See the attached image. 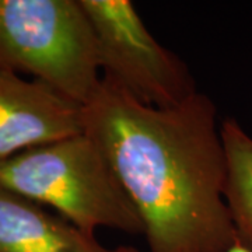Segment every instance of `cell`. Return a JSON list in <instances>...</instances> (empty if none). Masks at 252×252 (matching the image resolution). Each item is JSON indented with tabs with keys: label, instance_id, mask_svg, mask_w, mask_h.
Here are the masks:
<instances>
[{
	"label": "cell",
	"instance_id": "cell-1",
	"mask_svg": "<svg viewBox=\"0 0 252 252\" xmlns=\"http://www.w3.org/2000/svg\"><path fill=\"white\" fill-rule=\"evenodd\" d=\"M216 118L199 91L177 107L154 108L105 77L83 105L84 133L139 212L150 252H224L237 240Z\"/></svg>",
	"mask_w": 252,
	"mask_h": 252
},
{
	"label": "cell",
	"instance_id": "cell-2",
	"mask_svg": "<svg viewBox=\"0 0 252 252\" xmlns=\"http://www.w3.org/2000/svg\"><path fill=\"white\" fill-rule=\"evenodd\" d=\"M0 185L54 207L81 231L143 234V221L108 158L84 132L0 161Z\"/></svg>",
	"mask_w": 252,
	"mask_h": 252
},
{
	"label": "cell",
	"instance_id": "cell-3",
	"mask_svg": "<svg viewBox=\"0 0 252 252\" xmlns=\"http://www.w3.org/2000/svg\"><path fill=\"white\" fill-rule=\"evenodd\" d=\"M0 67L31 74L86 105L101 77L80 0H0Z\"/></svg>",
	"mask_w": 252,
	"mask_h": 252
},
{
	"label": "cell",
	"instance_id": "cell-4",
	"mask_svg": "<svg viewBox=\"0 0 252 252\" xmlns=\"http://www.w3.org/2000/svg\"><path fill=\"white\" fill-rule=\"evenodd\" d=\"M90 21L99 69L136 99L172 108L196 93L187 64L157 42L129 0H80Z\"/></svg>",
	"mask_w": 252,
	"mask_h": 252
},
{
	"label": "cell",
	"instance_id": "cell-5",
	"mask_svg": "<svg viewBox=\"0 0 252 252\" xmlns=\"http://www.w3.org/2000/svg\"><path fill=\"white\" fill-rule=\"evenodd\" d=\"M83 132V105L0 67V161Z\"/></svg>",
	"mask_w": 252,
	"mask_h": 252
},
{
	"label": "cell",
	"instance_id": "cell-6",
	"mask_svg": "<svg viewBox=\"0 0 252 252\" xmlns=\"http://www.w3.org/2000/svg\"><path fill=\"white\" fill-rule=\"evenodd\" d=\"M0 252H112L62 216L0 185Z\"/></svg>",
	"mask_w": 252,
	"mask_h": 252
},
{
	"label": "cell",
	"instance_id": "cell-7",
	"mask_svg": "<svg viewBox=\"0 0 252 252\" xmlns=\"http://www.w3.org/2000/svg\"><path fill=\"white\" fill-rule=\"evenodd\" d=\"M227 161L224 199L237 240L252 248V137L227 118L220 126Z\"/></svg>",
	"mask_w": 252,
	"mask_h": 252
},
{
	"label": "cell",
	"instance_id": "cell-8",
	"mask_svg": "<svg viewBox=\"0 0 252 252\" xmlns=\"http://www.w3.org/2000/svg\"><path fill=\"white\" fill-rule=\"evenodd\" d=\"M224 252H252V248L247 247V245L241 243V241L235 240V243L233 244V245H230Z\"/></svg>",
	"mask_w": 252,
	"mask_h": 252
},
{
	"label": "cell",
	"instance_id": "cell-9",
	"mask_svg": "<svg viewBox=\"0 0 252 252\" xmlns=\"http://www.w3.org/2000/svg\"><path fill=\"white\" fill-rule=\"evenodd\" d=\"M112 252H139L135 248H130V247H119L117 250H114Z\"/></svg>",
	"mask_w": 252,
	"mask_h": 252
}]
</instances>
